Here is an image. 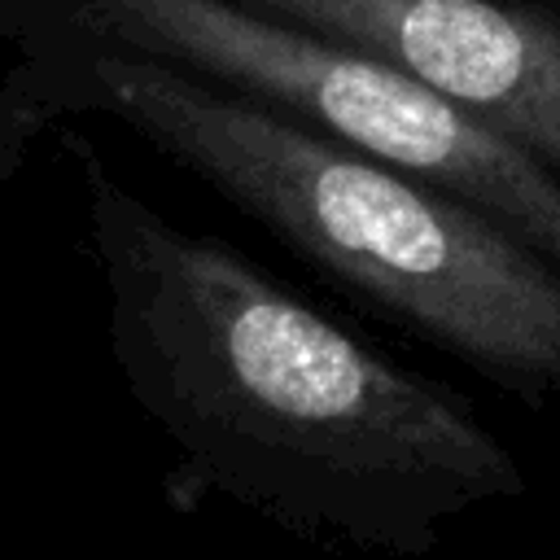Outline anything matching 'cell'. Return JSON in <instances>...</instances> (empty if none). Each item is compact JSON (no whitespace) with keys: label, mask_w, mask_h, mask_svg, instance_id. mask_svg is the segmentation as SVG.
<instances>
[{"label":"cell","mask_w":560,"mask_h":560,"mask_svg":"<svg viewBox=\"0 0 560 560\" xmlns=\"http://www.w3.org/2000/svg\"><path fill=\"white\" fill-rule=\"evenodd\" d=\"M92 79L118 118L302 258L525 407L560 398V271L486 214L175 61L105 52Z\"/></svg>","instance_id":"2"},{"label":"cell","mask_w":560,"mask_h":560,"mask_svg":"<svg viewBox=\"0 0 560 560\" xmlns=\"http://www.w3.org/2000/svg\"><path fill=\"white\" fill-rule=\"evenodd\" d=\"M88 184L114 359L201 490L311 547L394 560L525 494L521 459L459 394L381 359L101 171Z\"/></svg>","instance_id":"1"},{"label":"cell","mask_w":560,"mask_h":560,"mask_svg":"<svg viewBox=\"0 0 560 560\" xmlns=\"http://www.w3.org/2000/svg\"><path fill=\"white\" fill-rule=\"evenodd\" d=\"M420 79L560 175V4L236 0Z\"/></svg>","instance_id":"3"}]
</instances>
